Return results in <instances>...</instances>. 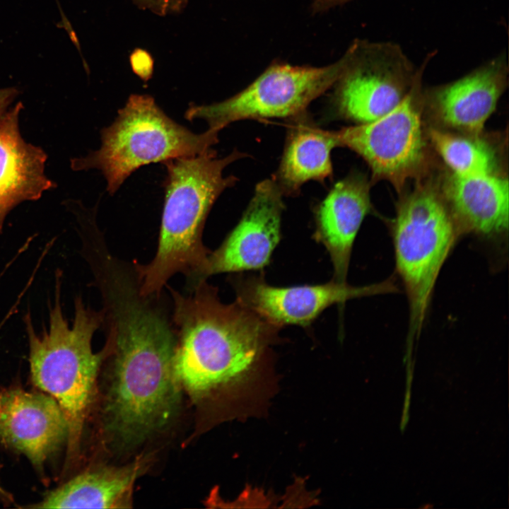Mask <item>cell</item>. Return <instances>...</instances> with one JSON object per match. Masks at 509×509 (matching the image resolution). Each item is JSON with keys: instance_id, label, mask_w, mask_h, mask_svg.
<instances>
[{"instance_id": "obj_3", "label": "cell", "mask_w": 509, "mask_h": 509, "mask_svg": "<svg viewBox=\"0 0 509 509\" xmlns=\"http://www.w3.org/2000/svg\"><path fill=\"white\" fill-rule=\"evenodd\" d=\"M245 156L234 150L218 158L211 149L163 163L166 176L157 252L148 264H134L144 296L158 298L177 273L201 279L210 252L202 242L206 218L221 194L238 180L233 175L223 176L224 169Z\"/></svg>"}, {"instance_id": "obj_7", "label": "cell", "mask_w": 509, "mask_h": 509, "mask_svg": "<svg viewBox=\"0 0 509 509\" xmlns=\"http://www.w3.org/2000/svg\"><path fill=\"white\" fill-rule=\"evenodd\" d=\"M343 66L342 57L323 67L293 66L273 62L247 87L230 98L210 105L190 104L188 121L204 120L209 129L220 131L236 121L264 118H294L333 86Z\"/></svg>"}, {"instance_id": "obj_11", "label": "cell", "mask_w": 509, "mask_h": 509, "mask_svg": "<svg viewBox=\"0 0 509 509\" xmlns=\"http://www.w3.org/2000/svg\"><path fill=\"white\" fill-rule=\"evenodd\" d=\"M235 283L237 300L279 328L288 324L308 326L332 305L394 288L390 281L352 286L332 279L324 284L279 287L257 276Z\"/></svg>"}, {"instance_id": "obj_2", "label": "cell", "mask_w": 509, "mask_h": 509, "mask_svg": "<svg viewBox=\"0 0 509 509\" xmlns=\"http://www.w3.org/2000/svg\"><path fill=\"white\" fill-rule=\"evenodd\" d=\"M108 325L113 361L103 430L113 444L129 449L163 430L180 409L177 339L165 315L142 306L118 309Z\"/></svg>"}, {"instance_id": "obj_8", "label": "cell", "mask_w": 509, "mask_h": 509, "mask_svg": "<svg viewBox=\"0 0 509 509\" xmlns=\"http://www.w3.org/2000/svg\"><path fill=\"white\" fill-rule=\"evenodd\" d=\"M332 102L342 117L358 124L374 121L403 99L417 70L391 42L356 40L342 57Z\"/></svg>"}, {"instance_id": "obj_16", "label": "cell", "mask_w": 509, "mask_h": 509, "mask_svg": "<svg viewBox=\"0 0 509 509\" xmlns=\"http://www.w3.org/2000/svg\"><path fill=\"white\" fill-rule=\"evenodd\" d=\"M445 194L460 233L473 232L491 236L508 230L507 179L493 172L452 174L445 186Z\"/></svg>"}, {"instance_id": "obj_10", "label": "cell", "mask_w": 509, "mask_h": 509, "mask_svg": "<svg viewBox=\"0 0 509 509\" xmlns=\"http://www.w3.org/2000/svg\"><path fill=\"white\" fill-rule=\"evenodd\" d=\"M283 193L275 180L259 182L240 220L221 246L209 252L201 279L224 272L261 269L281 239Z\"/></svg>"}, {"instance_id": "obj_22", "label": "cell", "mask_w": 509, "mask_h": 509, "mask_svg": "<svg viewBox=\"0 0 509 509\" xmlns=\"http://www.w3.org/2000/svg\"><path fill=\"white\" fill-rule=\"evenodd\" d=\"M348 0H314L312 3V11L314 12L325 11L329 8L344 3Z\"/></svg>"}, {"instance_id": "obj_15", "label": "cell", "mask_w": 509, "mask_h": 509, "mask_svg": "<svg viewBox=\"0 0 509 509\" xmlns=\"http://www.w3.org/2000/svg\"><path fill=\"white\" fill-rule=\"evenodd\" d=\"M370 208L367 181L349 175L337 182L316 209L313 238L327 250L337 282L346 283L354 240Z\"/></svg>"}, {"instance_id": "obj_19", "label": "cell", "mask_w": 509, "mask_h": 509, "mask_svg": "<svg viewBox=\"0 0 509 509\" xmlns=\"http://www.w3.org/2000/svg\"><path fill=\"white\" fill-rule=\"evenodd\" d=\"M428 136L452 174L469 175L493 172L494 153L483 141L433 128L429 129Z\"/></svg>"}, {"instance_id": "obj_6", "label": "cell", "mask_w": 509, "mask_h": 509, "mask_svg": "<svg viewBox=\"0 0 509 509\" xmlns=\"http://www.w3.org/2000/svg\"><path fill=\"white\" fill-rule=\"evenodd\" d=\"M460 229L435 188L418 185L399 203L393 226L397 272L409 306L408 350L419 337L439 272Z\"/></svg>"}, {"instance_id": "obj_9", "label": "cell", "mask_w": 509, "mask_h": 509, "mask_svg": "<svg viewBox=\"0 0 509 509\" xmlns=\"http://www.w3.org/2000/svg\"><path fill=\"white\" fill-rule=\"evenodd\" d=\"M431 57L417 69L410 89L392 110L374 121L336 131L340 146L361 156L375 178L389 181L397 190L424 165L421 78Z\"/></svg>"}, {"instance_id": "obj_5", "label": "cell", "mask_w": 509, "mask_h": 509, "mask_svg": "<svg viewBox=\"0 0 509 509\" xmlns=\"http://www.w3.org/2000/svg\"><path fill=\"white\" fill-rule=\"evenodd\" d=\"M218 134L210 129L194 133L169 117L151 95L131 94L114 122L101 129L100 148L72 158L71 168L99 170L113 195L144 165L211 151L218 142Z\"/></svg>"}, {"instance_id": "obj_14", "label": "cell", "mask_w": 509, "mask_h": 509, "mask_svg": "<svg viewBox=\"0 0 509 509\" xmlns=\"http://www.w3.org/2000/svg\"><path fill=\"white\" fill-rule=\"evenodd\" d=\"M23 109L19 102L0 119V233L16 206L37 200L57 187L45 173L46 153L21 136L18 122Z\"/></svg>"}, {"instance_id": "obj_13", "label": "cell", "mask_w": 509, "mask_h": 509, "mask_svg": "<svg viewBox=\"0 0 509 509\" xmlns=\"http://www.w3.org/2000/svg\"><path fill=\"white\" fill-rule=\"evenodd\" d=\"M508 73L503 53L462 78L435 88L431 98L437 117L448 127L479 134L505 88Z\"/></svg>"}, {"instance_id": "obj_20", "label": "cell", "mask_w": 509, "mask_h": 509, "mask_svg": "<svg viewBox=\"0 0 509 509\" xmlns=\"http://www.w3.org/2000/svg\"><path fill=\"white\" fill-rule=\"evenodd\" d=\"M139 8L159 16L180 13L187 6L188 0H130Z\"/></svg>"}, {"instance_id": "obj_23", "label": "cell", "mask_w": 509, "mask_h": 509, "mask_svg": "<svg viewBox=\"0 0 509 509\" xmlns=\"http://www.w3.org/2000/svg\"><path fill=\"white\" fill-rule=\"evenodd\" d=\"M1 468V464H0ZM0 502L5 504L9 505L13 502V498L12 495L4 489L2 485L0 484Z\"/></svg>"}, {"instance_id": "obj_4", "label": "cell", "mask_w": 509, "mask_h": 509, "mask_svg": "<svg viewBox=\"0 0 509 509\" xmlns=\"http://www.w3.org/2000/svg\"><path fill=\"white\" fill-rule=\"evenodd\" d=\"M62 271L56 272L54 300L49 310L48 327L39 334L30 312L23 317L29 349L30 379L35 386L52 397L68 424L66 466L80 454L85 423L95 392L102 362L112 351L108 335L98 353L92 349L94 333L104 322L103 310L86 307L81 297L74 300V318L70 326L60 301Z\"/></svg>"}, {"instance_id": "obj_17", "label": "cell", "mask_w": 509, "mask_h": 509, "mask_svg": "<svg viewBox=\"0 0 509 509\" xmlns=\"http://www.w3.org/2000/svg\"><path fill=\"white\" fill-rule=\"evenodd\" d=\"M146 458L125 466L100 467L74 476L51 491L32 508H124L130 507L133 486L146 469Z\"/></svg>"}, {"instance_id": "obj_1", "label": "cell", "mask_w": 509, "mask_h": 509, "mask_svg": "<svg viewBox=\"0 0 509 509\" xmlns=\"http://www.w3.org/2000/svg\"><path fill=\"white\" fill-rule=\"evenodd\" d=\"M169 288L177 336L174 366L194 399L226 390L247 393L267 368L277 327L236 300L225 304L205 279L192 293Z\"/></svg>"}, {"instance_id": "obj_21", "label": "cell", "mask_w": 509, "mask_h": 509, "mask_svg": "<svg viewBox=\"0 0 509 509\" xmlns=\"http://www.w3.org/2000/svg\"><path fill=\"white\" fill-rule=\"evenodd\" d=\"M18 90L13 87L0 89V119L7 111L8 107L13 101Z\"/></svg>"}, {"instance_id": "obj_12", "label": "cell", "mask_w": 509, "mask_h": 509, "mask_svg": "<svg viewBox=\"0 0 509 509\" xmlns=\"http://www.w3.org/2000/svg\"><path fill=\"white\" fill-rule=\"evenodd\" d=\"M67 438L66 417L52 397L17 386L0 388V442L4 446L42 471Z\"/></svg>"}, {"instance_id": "obj_18", "label": "cell", "mask_w": 509, "mask_h": 509, "mask_svg": "<svg viewBox=\"0 0 509 509\" xmlns=\"http://www.w3.org/2000/svg\"><path fill=\"white\" fill-rule=\"evenodd\" d=\"M288 131L281 160L273 177L283 194L294 195L310 181H324L332 175L331 152L340 146L336 131L325 130L296 117Z\"/></svg>"}]
</instances>
